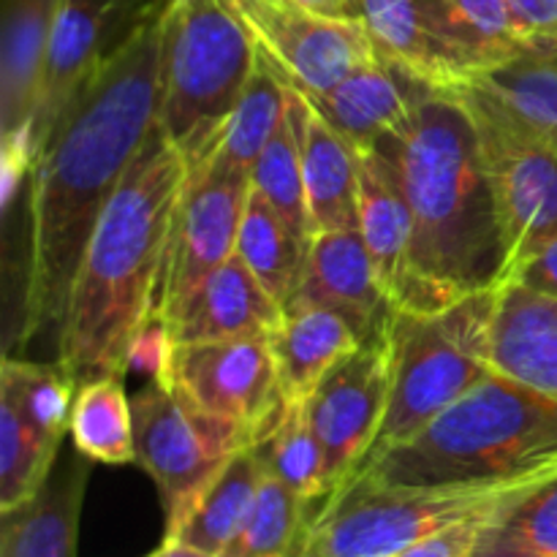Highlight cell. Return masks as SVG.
Segmentation results:
<instances>
[{
    "mask_svg": "<svg viewBox=\"0 0 557 557\" xmlns=\"http://www.w3.org/2000/svg\"><path fill=\"white\" fill-rule=\"evenodd\" d=\"M283 315V305L234 253L226 264L212 270L166 321L174 343H212L272 335Z\"/></svg>",
    "mask_w": 557,
    "mask_h": 557,
    "instance_id": "cell-18",
    "label": "cell"
},
{
    "mask_svg": "<svg viewBox=\"0 0 557 557\" xmlns=\"http://www.w3.org/2000/svg\"><path fill=\"white\" fill-rule=\"evenodd\" d=\"M451 36L484 71L525 58L506 0H438Z\"/></svg>",
    "mask_w": 557,
    "mask_h": 557,
    "instance_id": "cell-34",
    "label": "cell"
},
{
    "mask_svg": "<svg viewBox=\"0 0 557 557\" xmlns=\"http://www.w3.org/2000/svg\"><path fill=\"white\" fill-rule=\"evenodd\" d=\"M308 533V504L267 473L253 509L221 557H302Z\"/></svg>",
    "mask_w": 557,
    "mask_h": 557,
    "instance_id": "cell-32",
    "label": "cell"
},
{
    "mask_svg": "<svg viewBox=\"0 0 557 557\" xmlns=\"http://www.w3.org/2000/svg\"><path fill=\"white\" fill-rule=\"evenodd\" d=\"M308 245L250 185L248 205L239 223L237 256L253 272L256 281L283 305V310L302 277Z\"/></svg>",
    "mask_w": 557,
    "mask_h": 557,
    "instance_id": "cell-27",
    "label": "cell"
},
{
    "mask_svg": "<svg viewBox=\"0 0 557 557\" xmlns=\"http://www.w3.org/2000/svg\"><path fill=\"white\" fill-rule=\"evenodd\" d=\"M169 5L172 0H60L33 125V161L76 92L139 33L161 22Z\"/></svg>",
    "mask_w": 557,
    "mask_h": 557,
    "instance_id": "cell-11",
    "label": "cell"
},
{
    "mask_svg": "<svg viewBox=\"0 0 557 557\" xmlns=\"http://www.w3.org/2000/svg\"><path fill=\"white\" fill-rule=\"evenodd\" d=\"M270 343L283 400H308L343 359L364 346L359 332L326 308L286 310Z\"/></svg>",
    "mask_w": 557,
    "mask_h": 557,
    "instance_id": "cell-24",
    "label": "cell"
},
{
    "mask_svg": "<svg viewBox=\"0 0 557 557\" xmlns=\"http://www.w3.org/2000/svg\"><path fill=\"white\" fill-rule=\"evenodd\" d=\"M495 302L498 288L471 294L430 313L395 308L384 332L389 403L370 455L422 433L493 373L490 330Z\"/></svg>",
    "mask_w": 557,
    "mask_h": 557,
    "instance_id": "cell-6",
    "label": "cell"
},
{
    "mask_svg": "<svg viewBox=\"0 0 557 557\" xmlns=\"http://www.w3.org/2000/svg\"><path fill=\"white\" fill-rule=\"evenodd\" d=\"M487 515L468 517V520L455 522V525L444 528V531L430 533V536L419 539L411 547L400 549V553L392 557H473L479 531H482V522Z\"/></svg>",
    "mask_w": 557,
    "mask_h": 557,
    "instance_id": "cell-36",
    "label": "cell"
},
{
    "mask_svg": "<svg viewBox=\"0 0 557 557\" xmlns=\"http://www.w3.org/2000/svg\"><path fill=\"white\" fill-rule=\"evenodd\" d=\"M150 557H218V555H210L205 553V549L190 547V544L177 542V539H163L161 547H158L156 553H150Z\"/></svg>",
    "mask_w": 557,
    "mask_h": 557,
    "instance_id": "cell-38",
    "label": "cell"
},
{
    "mask_svg": "<svg viewBox=\"0 0 557 557\" xmlns=\"http://www.w3.org/2000/svg\"><path fill=\"white\" fill-rule=\"evenodd\" d=\"M509 283H522L533 292L557 297V237L549 239L544 248H539L520 270L515 272Z\"/></svg>",
    "mask_w": 557,
    "mask_h": 557,
    "instance_id": "cell-37",
    "label": "cell"
},
{
    "mask_svg": "<svg viewBox=\"0 0 557 557\" xmlns=\"http://www.w3.org/2000/svg\"><path fill=\"white\" fill-rule=\"evenodd\" d=\"M60 0H5L0 49V152L3 196L33 166V125L47 76L49 44Z\"/></svg>",
    "mask_w": 557,
    "mask_h": 557,
    "instance_id": "cell-15",
    "label": "cell"
},
{
    "mask_svg": "<svg viewBox=\"0 0 557 557\" xmlns=\"http://www.w3.org/2000/svg\"><path fill=\"white\" fill-rule=\"evenodd\" d=\"M299 3L310 5V9L321 11V14L348 16V3H351V0H299Z\"/></svg>",
    "mask_w": 557,
    "mask_h": 557,
    "instance_id": "cell-39",
    "label": "cell"
},
{
    "mask_svg": "<svg viewBox=\"0 0 557 557\" xmlns=\"http://www.w3.org/2000/svg\"><path fill=\"white\" fill-rule=\"evenodd\" d=\"M359 234L397 308L411 283L413 221L395 161L381 147L359 152Z\"/></svg>",
    "mask_w": 557,
    "mask_h": 557,
    "instance_id": "cell-21",
    "label": "cell"
},
{
    "mask_svg": "<svg viewBox=\"0 0 557 557\" xmlns=\"http://www.w3.org/2000/svg\"><path fill=\"white\" fill-rule=\"evenodd\" d=\"M136 462L156 482L163 509V539H174L196 500L218 473L253 446L259 433L248 424L212 417L161 381L131 397Z\"/></svg>",
    "mask_w": 557,
    "mask_h": 557,
    "instance_id": "cell-8",
    "label": "cell"
},
{
    "mask_svg": "<svg viewBox=\"0 0 557 557\" xmlns=\"http://www.w3.org/2000/svg\"><path fill=\"white\" fill-rule=\"evenodd\" d=\"M90 462L85 455L11 511H0V557H76Z\"/></svg>",
    "mask_w": 557,
    "mask_h": 557,
    "instance_id": "cell-23",
    "label": "cell"
},
{
    "mask_svg": "<svg viewBox=\"0 0 557 557\" xmlns=\"http://www.w3.org/2000/svg\"><path fill=\"white\" fill-rule=\"evenodd\" d=\"M528 54L542 58L557 47V0H506Z\"/></svg>",
    "mask_w": 557,
    "mask_h": 557,
    "instance_id": "cell-35",
    "label": "cell"
},
{
    "mask_svg": "<svg viewBox=\"0 0 557 557\" xmlns=\"http://www.w3.org/2000/svg\"><path fill=\"white\" fill-rule=\"evenodd\" d=\"M158 107L161 22L139 33L76 92L33 161L20 346L60 330L76 267L98 218L158 125Z\"/></svg>",
    "mask_w": 557,
    "mask_h": 557,
    "instance_id": "cell-1",
    "label": "cell"
},
{
    "mask_svg": "<svg viewBox=\"0 0 557 557\" xmlns=\"http://www.w3.org/2000/svg\"><path fill=\"white\" fill-rule=\"evenodd\" d=\"M147 557H150V555H147Z\"/></svg>",
    "mask_w": 557,
    "mask_h": 557,
    "instance_id": "cell-41",
    "label": "cell"
},
{
    "mask_svg": "<svg viewBox=\"0 0 557 557\" xmlns=\"http://www.w3.org/2000/svg\"><path fill=\"white\" fill-rule=\"evenodd\" d=\"M292 87L259 54V65H256L253 76H250L248 87H245L243 98H239L237 109H234L210 161L223 169H232V172H253L256 161L275 136L277 125L286 120L288 109H292Z\"/></svg>",
    "mask_w": 557,
    "mask_h": 557,
    "instance_id": "cell-29",
    "label": "cell"
},
{
    "mask_svg": "<svg viewBox=\"0 0 557 557\" xmlns=\"http://www.w3.org/2000/svg\"><path fill=\"white\" fill-rule=\"evenodd\" d=\"M253 36L261 60L299 96H321L379 58L357 20L330 16L299 0H226Z\"/></svg>",
    "mask_w": 557,
    "mask_h": 557,
    "instance_id": "cell-9",
    "label": "cell"
},
{
    "mask_svg": "<svg viewBox=\"0 0 557 557\" xmlns=\"http://www.w3.org/2000/svg\"><path fill=\"white\" fill-rule=\"evenodd\" d=\"M305 403L324 449L326 479L335 495L368 460L384 422L389 403L386 341L368 343L343 359Z\"/></svg>",
    "mask_w": 557,
    "mask_h": 557,
    "instance_id": "cell-14",
    "label": "cell"
},
{
    "mask_svg": "<svg viewBox=\"0 0 557 557\" xmlns=\"http://www.w3.org/2000/svg\"><path fill=\"white\" fill-rule=\"evenodd\" d=\"M259 65V49L226 0H172L161 20L158 128L188 172L210 161Z\"/></svg>",
    "mask_w": 557,
    "mask_h": 557,
    "instance_id": "cell-5",
    "label": "cell"
},
{
    "mask_svg": "<svg viewBox=\"0 0 557 557\" xmlns=\"http://www.w3.org/2000/svg\"><path fill=\"white\" fill-rule=\"evenodd\" d=\"M542 60H547V63H553V65H557V47L555 49H549L547 54H542Z\"/></svg>",
    "mask_w": 557,
    "mask_h": 557,
    "instance_id": "cell-40",
    "label": "cell"
},
{
    "mask_svg": "<svg viewBox=\"0 0 557 557\" xmlns=\"http://www.w3.org/2000/svg\"><path fill=\"white\" fill-rule=\"evenodd\" d=\"M473 557H557V471L515 487L484 517Z\"/></svg>",
    "mask_w": 557,
    "mask_h": 557,
    "instance_id": "cell-25",
    "label": "cell"
},
{
    "mask_svg": "<svg viewBox=\"0 0 557 557\" xmlns=\"http://www.w3.org/2000/svg\"><path fill=\"white\" fill-rule=\"evenodd\" d=\"M292 112L297 120L313 237L321 232L359 228V150L297 90Z\"/></svg>",
    "mask_w": 557,
    "mask_h": 557,
    "instance_id": "cell-22",
    "label": "cell"
},
{
    "mask_svg": "<svg viewBox=\"0 0 557 557\" xmlns=\"http://www.w3.org/2000/svg\"><path fill=\"white\" fill-rule=\"evenodd\" d=\"M294 101V98H292ZM250 185L275 207L277 215L305 239H313V221L308 210V194H305L302 152H299L297 120L288 109L286 120L277 125L275 136L256 161L250 172Z\"/></svg>",
    "mask_w": 557,
    "mask_h": 557,
    "instance_id": "cell-33",
    "label": "cell"
},
{
    "mask_svg": "<svg viewBox=\"0 0 557 557\" xmlns=\"http://www.w3.org/2000/svg\"><path fill=\"white\" fill-rule=\"evenodd\" d=\"M123 381L109 375L76 389L69 430L76 455L103 466L136 462L134 413Z\"/></svg>",
    "mask_w": 557,
    "mask_h": 557,
    "instance_id": "cell-31",
    "label": "cell"
},
{
    "mask_svg": "<svg viewBox=\"0 0 557 557\" xmlns=\"http://www.w3.org/2000/svg\"><path fill=\"white\" fill-rule=\"evenodd\" d=\"M74 395V384L58 364L49 368L5 357L0 368V413L14 417L54 449L71 430Z\"/></svg>",
    "mask_w": 557,
    "mask_h": 557,
    "instance_id": "cell-30",
    "label": "cell"
},
{
    "mask_svg": "<svg viewBox=\"0 0 557 557\" xmlns=\"http://www.w3.org/2000/svg\"><path fill=\"white\" fill-rule=\"evenodd\" d=\"M490 362L495 373L557 397V297L504 283L490 330Z\"/></svg>",
    "mask_w": 557,
    "mask_h": 557,
    "instance_id": "cell-20",
    "label": "cell"
},
{
    "mask_svg": "<svg viewBox=\"0 0 557 557\" xmlns=\"http://www.w3.org/2000/svg\"><path fill=\"white\" fill-rule=\"evenodd\" d=\"M161 384L212 417L267 430L283 406L270 335L174 343Z\"/></svg>",
    "mask_w": 557,
    "mask_h": 557,
    "instance_id": "cell-12",
    "label": "cell"
},
{
    "mask_svg": "<svg viewBox=\"0 0 557 557\" xmlns=\"http://www.w3.org/2000/svg\"><path fill=\"white\" fill-rule=\"evenodd\" d=\"M250 196V174L207 161L188 172L174 215L163 275L161 313L169 315L212 270L237 253L239 223Z\"/></svg>",
    "mask_w": 557,
    "mask_h": 557,
    "instance_id": "cell-13",
    "label": "cell"
},
{
    "mask_svg": "<svg viewBox=\"0 0 557 557\" xmlns=\"http://www.w3.org/2000/svg\"><path fill=\"white\" fill-rule=\"evenodd\" d=\"M267 473L297 493L305 504L330 500L332 487L326 479L324 449L319 444L305 400H283L275 419L256 441Z\"/></svg>",
    "mask_w": 557,
    "mask_h": 557,
    "instance_id": "cell-28",
    "label": "cell"
},
{
    "mask_svg": "<svg viewBox=\"0 0 557 557\" xmlns=\"http://www.w3.org/2000/svg\"><path fill=\"white\" fill-rule=\"evenodd\" d=\"M292 308H326L341 313L368 343L384 341L395 305L381 286L359 228L321 232L310 239L305 270L288 299Z\"/></svg>",
    "mask_w": 557,
    "mask_h": 557,
    "instance_id": "cell-17",
    "label": "cell"
},
{
    "mask_svg": "<svg viewBox=\"0 0 557 557\" xmlns=\"http://www.w3.org/2000/svg\"><path fill=\"white\" fill-rule=\"evenodd\" d=\"M557 471V397L490 373L351 479L381 487H517Z\"/></svg>",
    "mask_w": 557,
    "mask_h": 557,
    "instance_id": "cell-4",
    "label": "cell"
},
{
    "mask_svg": "<svg viewBox=\"0 0 557 557\" xmlns=\"http://www.w3.org/2000/svg\"><path fill=\"white\" fill-rule=\"evenodd\" d=\"M348 20L364 27L379 58L428 90L455 92L482 74L451 36L438 0H351Z\"/></svg>",
    "mask_w": 557,
    "mask_h": 557,
    "instance_id": "cell-16",
    "label": "cell"
},
{
    "mask_svg": "<svg viewBox=\"0 0 557 557\" xmlns=\"http://www.w3.org/2000/svg\"><path fill=\"white\" fill-rule=\"evenodd\" d=\"M424 92L428 87L413 82L406 71L373 58L321 96L305 98L348 145L362 152L400 134Z\"/></svg>",
    "mask_w": 557,
    "mask_h": 557,
    "instance_id": "cell-19",
    "label": "cell"
},
{
    "mask_svg": "<svg viewBox=\"0 0 557 557\" xmlns=\"http://www.w3.org/2000/svg\"><path fill=\"white\" fill-rule=\"evenodd\" d=\"M511 490L381 487L348 479L310 522L302 557H392L430 533L487 515Z\"/></svg>",
    "mask_w": 557,
    "mask_h": 557,
    "instance_id": "cell-7",
    "label": "cell"
},
{
    "mask_svg": "<svg viewBox=\"0 0 557 557\" xmlns=\"http://www.w3.org/2000/svg\"><path fill=\"white\" fill-rule=\"evenodd\" d=\"M379 147L395 161L413 221L411 283L397 310L430 313L504 286V228L468 109L428 90L406 128Z\"/></svg>",
    "mask_w": 557,
    "mask_h": 557,
    "instance_id": "cell-3",
    "label": "cell"
},
{
    "mask_svg": "<svg viewBox=\"0 0 557 557\" xmlns=\"http://www.w3.org/2000/svg\"><path fill=\"white\" fill-rule=\"evenodd\" d=\"M185 183L188 163L156 125L98 218L71 283L54 364L74 389L128 375L131 348L161 308Z\"/></svg>",
    "mask_w": 557,
    "mask_h": 557,
    "instance_id": "cell-2",
    "label": "cell"
},
{
    "mask_svg": "<svg viewBox=\"0 0 557 557\" xmlns=\"http://www.w3.org/2000/svg\"><path fill=\"white\" fill-rule=\"evenodd\" d=\"M264 479L267 466L256 444L243 449L218 473L215 482L201 493L194 511L174 539L221 557L223 549L232 544V539L243 528L245 517L253 509Z\"/></svg>",
    "mask_w": 557,
    "mask_h": 557,
    "instance_id": "cell-26",
    "label": "cell"
},
{
    "mask_svg": "<svg viewBox=\"0 0 557 557\" xmlns=\"http://www.w3.org/2000/svg\"><path fill=\"white\" fill-rule=\"evenodd\" d=\"M471 114L482 141L506 243V283L557 237V156L511 128L473 98L449 92Z\"/></svg>",
    "mask_w": 557,
    "mask_h": 557,
    "instance_id": "cell-10",
    "label": "cell"
}]
</instances>
